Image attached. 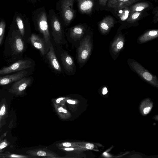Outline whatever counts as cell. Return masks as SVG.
<instances>
[{
	"label": "cell",
	"instance_id": "6da1fadb",
	"mask_svg": "<svg viewBox=\"0 0 158 158\" xmlns=\"http://www.w3.org/2000/svg\"><path fill=\"white\" fill-rule=\"evenodd\" d=\"M128 63L130 68L143 80L156 87H158V81L156 76L152 74L134 60H128Z\"/></svg>",
	"mask_w": 158,
	"mask_h": 158
},
{
	"label": "cell",
	"instance_id": "7a4b0ae2",
	"mask_svg": "<svg viewBox=\"0 0 158 158\" xmlns=\"http://www.w3.org/2000/svg\"><path fill=\"white\" fill-rule=\"evenodd\" d=\"M92 48L90 37L87 35L80 43L77 51V59L79 62L83 63L89 56Z\"/></svg>",
	"mask_w": 158,
	"mask_h": 158
},
{
	"label": "cell",
	"instance_id": "3957f363",
	"mask_svg": "<svg viewBox=\"0 0 158 158\" xmlns=\"http://www.w3.org/2000/svg\"><path fill=\"white\" fill-rule=\"evenodd\" d=\"M31 62L28 60H19L9 66L0 69V75L20 71L30 68Z\"/></svg>",
	"mask_w": 158,
	"mask_h": 158
},
{
	"label": "cell",
	"instance_id": "277c9868",
	"mask_svg": "<svg viewBox=\"0 0 158 158\" xmlns=\"http://www.w3.org/2000/svg\"><path fill=\"white\" fill-rule=\"evenodd\" d=\"M31 79L30 78L23 77L16 81L9 89V92L17 96L24 94L25 90L30 85Z\"/></svg>",
	"mask_w": 158,
	"mask_h": 158
},
{
	"label": "cell",
	"instance_id": "5b68a950",
	"mask_svg": "<svg viewBox=\"0 0 158 158\" xmlns=\"http://www.w3.org/2000/svg\"><path fill=\"white\" fill-rule=\"evenodd\" d=\"M73 2L74 0H63L61 2L62 14L66 25L69 23L74 17Z\"/></svg>",
	"mask_w": 158,
	"mask_h": 158
},
{
	"label": "cell",
	"instance_id": "8992f818",
	"mask_svg": "<svg viewBox=\"0 0 158 158\" xmlns=\"http://www.w3.org/2000/svg\"><path fill=\"white\" fill-rule=\"evenodd\" d=\"M38 25L40 31L43 35L45 41L47 43L50 39L47 16L44 12L41 13L38 19Z\"/></svg>",
	"mask_w": 158,
	"mask_h": 158
},
{
	"label": "cell",
	"instance_id": "52a82bcc",
	"mask_svg": "<svg viewBox=\"0 0 158 158\" xmlns=\"http://www.w3.org/2000/svg\"><path fill=\"white\" fill-rule=\"evenodd\" d=\"M27 73V71L22 70L12 75L0 77V85H6L16 81L24 77Z\"/></svg>",
	"mask_w": 158,
	"mask_h": 158
},
{
	"label": "cell",
	"instance_id": "ba28073f",
	"mask_svg": "<svg viewBox=\"0 0 158 158\" xmlns=\"http://www.w3.org/2000/svg\"><path fill=\"white\" fill-rule=\"evenodd\" d=\"M26 153L33 156L44 157L47 158H58V155L54 152L46 149H36L30 150Z\"/></svg>",
	"mask_w": 158,
	"mask_h": 158
},
{
	"label": "cell",
	"instance_id": "9c48e42d",
	"mask_svg": "<svg viewBox=\"0 0 158 158\" xmlns=\"http://www.w3.org/2000/svg\"><path fill=\"white\" fill-rule=\"evenodd\" d=\"M46 57L52 68L57 71L61 72L62 70L61 68L52 44L50 45L49 50L47 54Z\"/></svg>",
	"mask_w": 158,
	"mask_h": 158
},
{
	"label": "cell",
	"instance_id": "30bf717a",
	"mask_svg": "<svg viewBox=\"0 0 158 158\" xmlns=\"http://www.w3.org/2000/svg\"><path fill=\"white\" fill-rule=\"evenodd\" d=\"M114 24V21L113 17L107 16L104 18L99 24V29L102 33L106 34L110 31Z\"/></svg>",
	"mask_w": 158,
	"mask_h": 158
},
{
	"label": "cell",
	"instance_id": "8fae6325",
	"mask_svg": "<svg viewBox=\"0 0 158 158\" xmlns=\"http://www.w3.org/2000/svg\"><path fill=\"white\" fill-rule=\"evenodd\" d=\"M139 0H108L107 5L108 7L114 9L119 7L130 6Z\"/></svg>",
	"mask_w": 158,
	"mask_h": 158
},
{
	"label": "cell",
	"instance_id": "7c38bea8",
	"mask_svg": "<svg viewBox=\"0 0 158 158\" xmlns=\"http://www.w3.org/2000/svg\"><path fill=\"white\" fill-rule=\"evenodd\" d=\"M30 41L33 46L39 50L41 54L44 55L45 53V48L44 41L37 35L32 34L30 37Z\"/></svg>",
	"mask_w": 158,
	"mask_h": 158
},
{
	"label": "cell",
	"instance_id": "4fadbf2b",
	"mask_svg": "<svg viewBox=\"0 0 158 158\" xmlns=\"http://www.w3.org/2000/svg\"><path fill=\"white\" fill-rule=\"evenodd\" d=\"M124 43V38L120 35L114 40L110 46L111 52L114 54L119 52L123 47Z\"/></svg>",
	"mask_w": 158,
	"mask_h": 158
},
{
	"label": "cell",
	"instance_id": "5bb4252c",
	"mask_svg": "<svg viewBox=\"0 0 158 158\" xmlns=\"http://www.w3.org/2000/svg\"><path fill=\"white\" fill-rule=\"evenodd\" d=\"M78 7L82 13L89 14L92 10L94 5L93 0H78Z\"/></svg>",
	"mask_w": 158,
	"mask_h": 158
},
{
	"label": "cell",
	"instance_id": "9a60e30c",
	"mask_svg": "<svg viewBox=\"0 0 158 158\" xmlns=\"http://www.w3.org/2000/svg\"><path fill=\"white\" fill-rule=\"evenodd\" d=\"M61 59L64 69L69 72H72L74 64L71 56L67 53H64L61 55Z\"/></svg>",
	"mask_w": 158,
	"mask_h": 158
},
{
	"label": "cell",
	"instance_id": "2e32d148",
	"mask_svg": "<svg viewBox=\"0 0 158 158\" xmlns=\"http://www.w3.org/2000/svg\"><path fill=\"white\" fill-rule=\"evenodd\" d=\"M158 36V30L149 31L139 37L138 41L139 43L142 44L151 40Z\"/></svg>",
	"mask_w": 158,
	"mask_h": 158
},
{
	"label": "cell",
	"instance_id": "e0dca14e",
	"mask_svg": "<svg viewBox=\"0 0 158 158\" xmlns=\"http://www.w3.org/2000/svg\"><path fill=\"white\" fill-rule=\"evenodd\" d=\"M85 31L84 27L81 25L72 27L70 30V37L74 40H78L82 36Z\"/></svg>",
	"mask_w": 158,
	"mask_h": 158
},
{
	"label": "cell",
	"instance_id": "ac0fdd59",
	"mask_svg": "<svg viewBox=\"0 0 158 158\" xmlns=\"http://www.w3.org/2000/svg\"><path fill=\"white\" fill-rule=\"evenodd\" d=\"M114 9L118 17L123 21L127 20L131 14L130 6H123Z\"/></svg>",
	"mask_w": 158,
	"mask_h": 158
},
{
	"label": "cell",
	"instance_id": "d6986e66",
	"mask_svg": "<svg viewBox=\"0 0 158 158\" xmlns=\"http://www.w3.org/2000/svg\"><path fill=\"white\" fill-rule=\"evenodd\" d=\"M13 48L15 53L22 52L24 49V44L22 38L19 36H16L13 39Z\"/></svg>",
	"mask_w": 158,
	"mask_h": 158
},
{
	"label": "cell",
	"instance_id": "ffe728a7",
	"mask_svg": "<svg viewBox=\"0 0 158 158\" xmlns=\"http://www.w3.org/2000/svg\"><path fill=\"white\" fill-rule=\"evenodd\" d=\"M51 25L53 31L56 34L61 35L62 33L61 26L58 19L55 16L52 18Z\"/></svg>",
	"mask_w": 158,
	"mask_h": 158
},
{
	"label": "cell",
	"instance_id": "44dd1931",
	"mask_svg": "<svg viewBox=\"0 0 158 158\" xmlns=\"http://www.w3.org/2000/svg\"><path fill=\"white\" fill-rule=\"evenodd\" d=\"M149 4L146 2L138 3L131 7V13L135 12H140L148 8Z\"/></svg>",
	"mask_w": 158,
	"mask_h": 158
},
{
	"label": "cell",
	"instance_id": "7402d4cb",
	"mask_svg": "<svg viewBox=\"0 0 158 158\" xmlns=\"http://www.w3.org/2000/svg\"><path fill=\"white\" fill-rule=\"evenodd\" d=\"M7 110V107L5 103L2 104L0 106V128L2 126L3 123L5 120Z\"/></svg>",
	"mask_w": 158,
	"mask_h": 158
},
{
	"label": "cell",
	"instance_id": "603a6c76",
	"mask_svg": "<svg viewBox=\"0 0 158 158\" xmlns=\"http://www.w3.org/2000/svg\"><path fill=\"white\" fill-rule=\"evenodd\" d=\"M60 150L69 152V153L81 152L86 149L80 147H61L59 148Z\"/></svg>",
	"mask_w": 158,
	"mask_h": 158
},
{
	"label": "cell",
	"instance_id": "cb8c5ba5",
	"mask_svg": "<svg viewBox=\"0 0 158 158\" xmlns=\"http://www.w3.org/2000/svg\"><path fill=\"white\" fill-rule=\"evenodd\" d=\"M57 147H79L78 142H67L59 143L56 145Z\"/></svg>",
	"mask_w": 158,
	"mask_h": 158
},
{
	"label": "cell",
	"instance_id": "d4e9b609",
	"mask_svg": "<svg viewBox=\"0 0 158 158\" xmlns=\"http://www.w3.org/2000/svg\"><path fill=\"white\" fill-rule=\"evenodd\" d=\"M16 21L19 29L22 36L24 35V27L23 22L20 17L17 16L16 18Z\"/></svg>",
	"mask_w": 158,
	"mask_h": 158
},
{
	"label": "cell",
	"instance_id": "484cf974",
	"mask_svg": "<svg viewBox=\"0 0 158 158\" xmlns=\"http://www.w3.org/2000/svg\"><path fill=\"white\" fill-rule=\"evenodd\" d=\"M140 12H135L131 13L127 19V22L129 23H133L138 19L141 15Z\"/></svg>",
	"mask_w": 158,
	"mask_h": 158
},
{
	"label": "cell",
	"instance_id": "4316f807",
	"mask_svg": "<svg viewBox=\"0 0 158 158\" xmlns=\"http://www.w3.org/2000/svg\"><path fill=\"white\" fill-rule=\"evenodd\" d=\"M56 110L58 114L62 117L65 118V116L68 117L70 115L68 111L62 107H57Z\"/></svg>",
	"mask_w": 158,
	"mask_h": 158
},
{
	"label": "cell",
	"instance_id": "83f0119b",
	"mask_svg": "<svg viewBox=\"0 0 158 158\" xmlns=\"http://www.w3.org/2000/svg\"><path fill=\"white\" fill-rule=\"evenodd\" d=\"M79 147L85 149L91 150L94 148V145L92 143L84 142H78Z\"/></svg>",
	"mask_w": 158,
	"mask_h": 158
},
{
	"label": "cell",
	"instance_id": "f1b7e54d",
	"mask_svg": "<svg viewBox=\"0 0 158 158\" xmlns=\"http://www.w3.org/2000/svg\"><path fill=\"white\" fill-rule=\"evenodd\" d=\"M5 26V22L2 21L0 22V45L2 44L3 39Z\"/></svg>",
	"mask_w": 158,
	"mask_h": 158
},
{
	"label": "cell",
	"instance_id": "f546056e",
	"mask_svg": "<svg viewBox=\"0 0 158 158\" xmlns=\"http://www.w3.org/2000/svg\"><path fill=\"white\" fill-rule=\"evenodd\" d=\"M30 156L22 155H16L14 154H0V157L5 158H27Z\"/></svg>",
	"mask_w": 158,
	"mask_h": 158
},
{
	"label": "cell",
	"instance_id": "4dcf8cb0",
	"mask_svg": "<svg viewBox=\"0 0 158 158\" xmlns=\"http://www.w3.org/2000/svg\"><path fill=\"white\" fill-rule=\"evenodd\" d=\"M2 138L0 139V150L8 146L9 144V142L6 139H3Z\"/></svg>",
	"mask_w": 158,
	"mask_h": 158
},
{
	"label": "cell",
	"instance_id": "1f68e13d",
	"mask_svg": "<svg viewBox=\"0 0 158 158\" xmlns=\"http://www.w3.org/2000/svg\"><path fill=\"white\" fill-rule=\"evenodd\" d=\"M64 157H81V152H75L73 153H69L66 155Z\"/></svg>",
	"mask_w": 158,
	"mask_h": 158
},
{
	"label": "cell",
	"instance_id": "d6a6232c",
	"mask_svg": "<svg viewBox=\"0 0 158 158\" xmlns=\"http://www.w3.org/2000/svg\"><path fill=\"white\" fill-rule=\"evenodd\" d=\"M108 0H99V4L100 5L104 6L106 5Z\"/></svg>",
	"mask_w": 158,
	"mask_h": 158
},
{
	"label": "cell",
	"instance_id": "836d02e7",
	"mask_svg": "<svg viewBox=\"0 0 158 158\" xmlns=\"http://www.w3.org/2000/svg\"><path fill=\"white\" fill-rule=\"evenodd\" d=\"M151 107H148L145 108L143 110V113L145 114H148L151 110Z\"/></svg>",
	"mask_w": 158,
	"mask_h": 158
},
{
	"label": "cell",
	"instance_id": "e575fe53",
	"mask_svg": "<svg viewBox=\"0 0 158 158\" xmlns=\"http://www.w3.org/2000/svg\"><path fill=\"white\" fill-rule=\"evenodd\" d=\"M67 102L69 104H75L76 103V102L75 101L71 99H68L67 100Z\"/></svg>",
	"mask_w": 158,
	"mask_h": 158
},
{
	"label": "cell",
	"instance_id": "d590c367",
	"mask_svg": "<svg viewBox=\"0 0 158 158\" xmlns=\"http://www.w3.org/2000/svg\"><path fill=\"white\" fill-rule=\"evenodd\" d=\"M107 92L108 90L106 87H103L102 89V94L103 95H105L107 93Z\"/></svg>",
	"mask_w": 158,
	"mask_h": 158
},
{
	"label": "cell",
	"instance_id": "8d00e7d4",
	"mask_svg": "<svg viewBox=\"0 0 158 158\" xmlns=\"http://www.w3.org/2000/svg\"><path fill=\"white\" fill-rule=\"evenodd\" d=\"M64 98L61 97L59 98H57L56 100V102L57 104L59 103L60 101L63 100L64 99Z\"/></svg>",
	"mask_w": 158,
	"mask_h": 158
},
{
	"label": "cell",
	"instance_id": "74e56055",
	"mask_svg": "<svg viewBox=\"0 0 158 158\" xmlns=\"http://www.w3.org/2000/svg\"><path fill=\"white\" fill-rule=\"evenodd\" d=\"M103 154L104 156H105L106 157H109V155H108V154L106 152H104V153H103Z\"/></svg>",
	"mask_w": 158,
	"mask_h": 158
}]
</instances>
